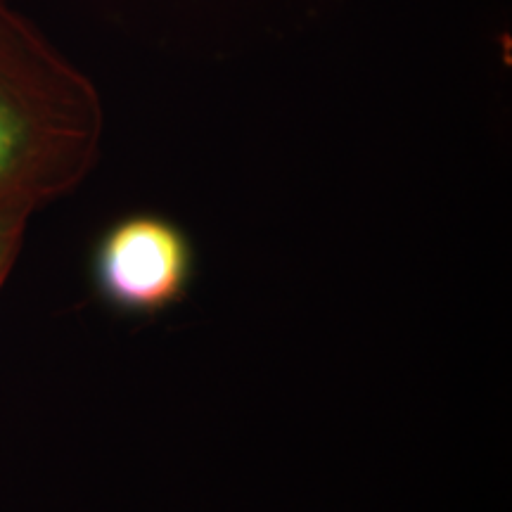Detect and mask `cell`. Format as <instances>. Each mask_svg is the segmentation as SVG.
Returning <instances> with one entry per match:
<instances>
[{
    "label": "cell",
    "mask_w": 512,
    "mask_h": 512,
    "mask_svg": "<svg viewBox=\"0 0 512 512\" xmlns=\"http://www.w3.org/2000/svg\"><path fill=\"white\" fill-rule=\"evenodd\" d=\"M105 107L95 83L0 0V202L36 209L86 181Z\"/></svg>",
    "instance_id": "obj_1"
},
{
    "label": "cell",
    "mask_w": 512,
    "mask_h": 512,
    "mask_svg": "<svg viewBox=\"0 0 512 512\" xmlns=\"http://www.w3.org/2000/svg\"><path fill=\"white\" fill-rule=\"evenodd\" d=\"M195 266V245L176 221L136 211L102 233L93 254V280L114 311L157 318L185 302Z\"/></svg>",
    "instance_id": "obj_2"
},
{
    "label": "cell",
    "mask_w": 512,
    "mask_h": 512,
    "mask_svg": "<svg viewBox=\"0 0 512 512\" xmlns=\"http://www.w3.org/2000/svg\"><path fill=\"white\" fill-rule=\"evenodd\" d=\"M29 202H0V287L5 285L24 245L29 219L36 214Z\"/></svg>",
    "instance_id": "obj_3"
}]
</instances>
